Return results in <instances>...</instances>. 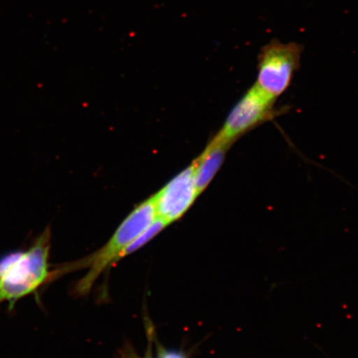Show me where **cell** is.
Instances as JSON below:
<instances>
[{"mask_svg": "<svg viewBox=\"0 0 358 358\" xmlns=\"http://www.w3.org/2000/svg\"><path fill=\"white\" fill-rule=\"evenodd\" d=\"M156 217L153 199L143 201L124 219L108 243L103 248L86 258L58 268L52 271V279H57L69 272L87 268V275L78 282L73 290L77 296L87 295L102 273L112 264L120 261V254L125 248L150 227Z\"/></svg>", "mask_w": 358, "mask_h": 358, "instance_id": "cell-1", "label": "cell"}, {"mask_svg": "<svg viewBox=\"0 0 358 358\" xmlns=\"http://www.w3.org/2000/svg\"><path fill=\"white\" fill-rule=\"evenodd\" d=\"M51 234L48 227L28 250L13 252L0 259V303L7 301L13 308L20 299L52 280L48 264Z\"/></svg>", "mask_w": 358, "mask_h": 358, "instance_id": "cell-2", "label": "cell"}, {"mask_svg": "<svg viewBox=\"0 0 358 358\" xmlns=\"http://www.w3.org/2000/svg\"><path fill=\"white\" fill-rule=\"evenodd\" d=\"M302 45L281 43L273 39L258 55L257 78L255 86L273 100L283 95L290 87L301 66Z\"/></svg>", "mask_w": 358, "mask_h": 358, "instance_id": "cell-3", "label": "cell"}, {"mask_svg": "<svg viewBox=\"0 0 358 358\" xmlns=\"http://www.w3.org/2000/svg\"><path fill=\"white\" fill-rule=\"evenodd\" d=\"M275 101L253 85L237 101L215 137L234 145L245 134L285 113V108H275Z\"/></svg>", "mask_w": 358, "mask_h": 358, "instance_id": "cell-4", "label": "cell"}, {"mask_svg": "<svg viewBox=\"0 0 358 358\" xmlns=\"http://www.w3.org/2000/svg\"><path fill=\"white\" fill-rule=\"evenodd\" d=\"M199 196L194 167L192 164L152 198L156 216L169 225L180 219Z\"/></svg>", "mask_w": 358, "mask_h": 358, "instance_id": "cell-5", "label": "cell"}, {"mask_svg": "<svg viewBox=\"0 0 358 358\" xmlns=\"http://www.w3.org/2000/svg\"><path fill=\"white\" fill-rule=\"evenodd\" d=\"M231 145L214 137L198 159L192 163L194 167L196 189L201 194L211 182L225 159Z\"/></svg>", "mask_w": 358, "mask_h": 358, "instance_id": "cell-6", "label": "cell"}, {"mask_svg": "<svg viewBox=\"0 0 358 358\" xmlns=\"http://www.w3.org/2000/svg\"><path fill=\"white\" fill-rule=\"evenodd\" d=\"M167 226H169V224L161 220L160 218L156 217L155 220L150 227H148L144 231H142L136 239H134L131 243L125 248L122 253L120 254V259L141 249L143 246L149 243L152 239H154L155 237L159 234V232L162 231Z\"/></svg>", "mask_w": 358, "mask_h": 358, "instance_id": "cell-7", "label": "cell"}, {"mask_svg": "<svg viewBox=\"0 0 358 358\" xmlns=\"http://www.w3.org/2000/svg\"><path fill=\"white\" fill-rule=\"evenodd\" d=\"M158 358H187L183 353L180 352L169 351L166 349L158 348Z\"/></svg>", "mask_w": 358, "mask_h": 358, "instance_id": "cell-8", "label": "cell"}, {"mask_svg": "<svg viewBox=\"0 0 358 358\" xmlns=\"http://www.w3.org/2000/svg\"><path fill=\"white\" fill-rule=\"evenodd\" d=\"M124 358H141V357H137L136 355H134V352H131L127 353V355H125ZM143 358H151V357L150 355H147L146 357H143Z\"/></svg>", "mask_w": 358, "mask_h": 358, "instance_id": "cell-9", "label": "cell"}]
</instances>
